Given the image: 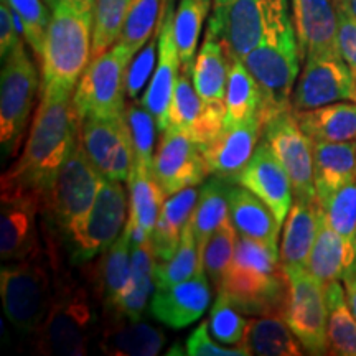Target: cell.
<instances>
[{
    "label": "cell",
    "instance_id": "6da1fadb",
    "mask_svg": "<svg viewBox=\"0 0 356 356\" xmlns=\"http://www.w3.org/2000/svg\"><path fill=\"white\" fill-rule=\"evenodd\" d=\"M78 134L79 118L73 104V91L42 86V101L35 113L29 139L20 159L2 175V181L48 195Z\"/></svg>",
    "mask_w": 356,
    "mask_h": 356
},
{
    "label": "cell",
    "instance_id": "7a4b0ae2",
    "mask_svg": "<svg viewBox=\"0 0 356 356\" xmlns=\"http://www.w3.org/2000/svg\"><path fill=\"white\" fill-rule=\"evenodd\" d=\"M218 292L246 315L286 317L289 277L277 249L246 236L238 238L234 257Z\"/></svg>",
    "mask_w": 356,
    "mask_h": 356
},
{
    "label": "cell",
    "instance_id": "3957f363",
    "mask_svg": "<svg viewBox=\"0 0 356 356\" xmlns=\"http://www.w3.org/2000/svg\"><path fill=\"white\" fill-rule=\"evenodd\" d=\"M300 61L296 29L286 8L270 20L261 42L243 60L261 89L257 118L262 127L274 115L292 109V92L299 78Z\"/></svg>",
    "mask_w": 356,
    "mask_h": 356
},
{
    "label": "cell",
    "instance_id": "277c9868",
    "mask_svg": "<svg viewBox=\"0 0 356 356\" xmlns=\"http://www.w3.org/2000/svg\"><path fill=\"white\" fill-rule=\"evenodd\" d=\"M95 12L73 7H56L44 40L42 65V86L76 89V84L92 60Z\"/></svg>",
    "mask_w": 356,
    "mask_h": 356
},
{
    "label": "cell",
    "instance_id": "5b68a950",
    "mask_svg": "<svg viewBox=\"0 0 356 356\" xmlns=\"http://www.w3.org/2000/svg\"><path fill=\"white\" fill-rule=\"evenodd\" d=\"M95 327L89 293L70 275L60 277L56 273V287L47 317L33 332L35 353L56 356H83Z\"/></svg>",
    "mask_w": 356,
    "mask_h": 356
},
{
    "label": "cell",
    "instance_id": "8992f818",
    "mask_svg": "<svg viewBox=\"0 0 356 356\" xmlns=\"http://www.w3.org/2000/svg\"><path fill=\"white\" fill-rule=\"evenodd\" d=\"M48 254L43 252L29 259L15 261L3 266L0 273L3 312L13 327L25 333H33L40 327L55 296L56 274L55 279H51L50 270L55 269L58 262L51 251V261L48 264Z\"/></svg>",
    "mask_w": 356,
    "mask_h": 356
},
{
    "label": "cell",
    "instance_id": "52a82bcc",
    "mask_svg": "<svg viewBox=\"0 0 356 356\" xmlns=\"http://www.w3.org/2000/svg\"><path fill=\"white\" fill-rule=\"evenodd\" d=\"M134 53L122 42L92 58L73 92L79 121L126 118V73Z\"/></svg>",
    "mask_w": 356,
    "mask_h": 356
},
{
    "label": "cell",
    "instance_id": "ba28073f",
    "mask_svg": "<svg viewBox=\"0 0 356 356\" xmlns=\"http://www.w3.org/2000/svg\"><path fill=\"white\" fill-rule=\"evenodd\" d=\"M127 218L129 198L122 181L102 178L92 208L65 234L71 261L84 264L102 254L122 234Z\"/></svg>",
    "mask_w": 356,
    "mask_h": 356
},
{
    "label": "cell",
    "instance_id": "9c48e42d",
    "mask_svg": "<svg viewBox=\"0 0 356 356\" xmlns=\"http://www.w3.org/2000/svg\"><path fill=\"white\" fill-rule=\"evenodd\" d=\"M102 178L89 160L78 134L44 203V210L53 218L61 234L65 236L88 215L95 204Z\"/></svg>",
    "mask_w": 356,
    "mask_h": 356
},
{
    "label": "cell",
    "instance_id": "30bf717a",
    "mask_svg": "<svg viewBox=\"0 0 356 356\" xmlns=\"http://www.w3.org/2000/svg\"><path fill=\"white\" fill-rule=\"evenodd\" d=\"M286 8L287 0H213L207 32L221 40L233 60L243 61Z\"/></svg>",
    "mask_w": 356,
    "mask_h": 356
},
{
    "label": "cell",
    "instance_id": "8fae6325",
    "mask_svg": "<svg viewBox=\"0 0 356 356\" xmlns=\"http://www.w3.org/2000/svg\"><path fill=\"white\" fill-rule=\"evenodd\" d=\"M3 61L0 74V144L8 154L19 149L38 88V71L20 42Z\"/></svg>",
    "mask_w": 356,
    "mask_h": 356
},
{
    "label": "cell",
    "instance_id": "7c38bea8",
    "mask_svg": "<svg viewBox=\"0 0 356 356\" xmlns=\"http://www.w3.org/2000/svg\"><path fill=\"white\" fill-rule=\"evenodd\" d=\"M0 257L24 261L43 254L37 231V213L44 208L47 195L10 181H0Z\"/></svg>",
    "mask_w": 356,
    "mask_h": 356
},
{
    "label": "cell",
    "instance_id": "4fadbf2b",
    "mask_svg": "<svg viewBox=\"0 0 356 356\" xmlns=\"http://www.w3.org/2000/svg\"><path fill=\"white\" fill-rule=\"evenodd\" d=\"M289 297L286 320L310 355L328 353L327 286L307 269H287Z\"/></svg>",
    "mask_w": 356,
    "mask_h": 356
},
{
    "label": "cell",
    "instance_id": "5bb4252c",
    "mask_svg": "<svg viewBox=\"0 0 356 356\" xmlns=\"http://www.w3.org/2000/svg\"><path fill=\"white\" fill-rule=\"evenodd\" d=\"M262 140L286 168L293 197L317 200L314 185V145L302 131L292 109L269 119L262 127Z\"/></svg>",
    "mask_w": 356,
    "mask_h": 356
},
{
    "label": "cell",
    "instance_id": "9a60e30c",
    "mask_svg": "<svg viewBox=\"0 0 356 356\" xmlns=\"http://www.w3.org/2000/svg\"><path fill=\"white\" fill-rule=\"evenodd\" d=\"M338 101L356 102V78L341 56H315L304 61L292 92V111H309Z\"/></svg>",
    "mask_w": 356,
    "mask_h": 356
},
{
    "label": "cell",
    "instance_id": "2e32d148",
    "mask_svg": "<svg viewBox=\"0 0 356 356\" xmlns=\"http://www.w3.org/2000/svg\"><path fill=\"white\" fill-rule=\"evenodd\" d=\"M79 139L96 170L104 178L127 181L134 160V147L126 118L79 121Z\"/></svg>",
    "mask_w": 356,
    "mask_h": 356
},
{
    "label": "cell",
    "instance_id": "e0dca14e",
    "mask_svg": "<svg viewBox=\"0 0 356 356\" xmlns=\"http://www.w3.org/2000/svg\"><path fill=\"white\" fill-rule=\"evenodd\" d=\"M152 175L163 193L175 195L202 184L208 167L202 149L188 134L168 127L154 154Z\"/></svg>",
    "mask_w": 356,
    "mask_h": 356
},
{
    "label": "cell",
    "instance_id": "ac0fdd59",
    "mask_svg": "<svg viewBox=\"0 0 356 356\" xmlns=\"http://www.w3.org/2000/svg\"><path fill=\"white\" fill-rule=\"evenodd\" d=\"M162 20L159 25V60L150 79L149 88L142 96L140 104L154 115L157 122V131L163 134L168 129V111L175 89L178 70L181 68L180 55H178L175 30H173V0H163Z\"/></svg>",
    "mask_w": 356,
    "mask_h": 356
},
{
    "label": "cell",
    "instance_id": "d6986e66",
    "mask_svg": "<svg viewBox=\"0 0 356 356\" xmlns=\"http://www.w3.org/2000/svg\"><path fill=\"white\" fill-rule=\"evenodd\" d=\"M226 104H207L191 86L190 74L181 73L177 79L168 111V127L188 134L200 147L215 140L225 127Z\"/></svg>",
    "mask_w": 356,
    "mask_h": 356
},
{
    "label": "cell",
    "instance_id": "ffe728a7",
    "mask_svg": "<svg viewBox=\"0 0 356 356\" xmlns=\"http://www.w3.org/2000/svg\"><path fill=\"white\" fill-rule=\"evenodd\" d=\"M335 3L333 0H291L302 61L315 56H340Z\"/></svg>",
    "mask_w": 356,
    "mask_h": 356
},
{
    "label": "cell",
    "instance_id": "44dd1931",
    "mask_svg": "<svg viewBox=\"0 0 356 356\" xmlns=\"http://www.w3.org/2000/svg\"><path fill=\"white\" fill-rule=\"evenodd\" d=\"M234 184L259 197L273 210L280 225H284L293 203L292 184L286 168L280 165L264 140L257 144L256 152L236 177Z\"/></svg>",
    "mask_w": 356,
    "mask_h": 356
},
{
    "label": "cell",
    "instance_id": "7402d4cb",
    "mask_svg": "<svg viewBox=\"0 0 356 356\" xmlns=\"http://www.w3.org/2000/svg\"><path fill=\"white\" fill-rule=\"evenodd\" d=\"M262 137V126L257 115L233 126H225L215 140L200 147L207 162L208 173L234 184Z\"/></svg>",
    "mask_w": 356,
    "mask_h": 356
},
{
    "label": "cell",
    "instance_id": "603a6c76",
    "mask_svg": "<svg viewBox=\"0 0 356 356\" xmlns=\"http://www.w3.org/2000/svg\"><path fill=\"white\" fill-rule=\"evenodd\" d=\"M211 300L210 279L204 273L155 291L150 304L154 318L170 328H185L204 314Z\"/></svg>",
    "mask_w": 356,
    "mask_h": 356
},
{
    "label": "cell",
    "instance_id": "cb8c5ba5",
    "mask_svg": "<svg viewBox=\"0 0 356 356\" xmlns=\"http://www.w3.org/2000/svg\"><path fill=\"white\" fill-rule=\"evenodd\" d=\"M131 236L124 229L118 241L86 269L96 299L101 302L109 317L115 314L131 282Z\"/></svg>",
    "mask_w": 356,
    "mask_h": 356
},
{
    "label": "cell",
    "instance_id": "d4e9b609",
    "mask_svg": "<svg viewBox=\"0 0 356 356\" xmlns=\"http://www.w3.org/2000/svg\"><path fill=\"white\" fill-rule=\"evenodd\" d=\"M129 185V218L126 231L132 244L150 241V236L165 203L167 195L152 175V168L139 159L132 160Z\"/></svg>",
    "mask_w": 356,
    "mask_h": 356
},
{
    "label": "cell",
    "instance_id": "484cf974",
    "mask_svg": "<svg viewBox=\"0 0 356 356\" xmlns=\"http://www.w3.org/2000/svg\"><path fill=\"white\" fill-rule=\"evenodd\" d=\"M322 207L318 200L296 198L284 225L279 257L284 269H307L309 257L317 239Z\"/></svg>",
    "mask_w": 356,
    "mask_h": 356
},
{
    "label": "cell",
    "instance_id": "4316f807",
    "mask_svg": "<svg viewBox=\"0 0 356 356\" xmlns=\"http://www.w3.org/2000/svg\"><path fill=\"white\" fill-rule=\"evenodd\" d=\"M314 145V185L318 203L338 188L356 180V140L312 142Z\"/></svg>",
    "mask_w": 356,
    "mask_h": 356
},
{
    "label": "cell",
    "instance_id": "83f0119b",
    "mask_svg": "<svg viewBox=\"0 0 356 356\" xmlns=\"http://www.w3.org/2000/svg\"><path fill=\"white\" fill-rule=\"evenodd\" d=\"M229 218L236 231L277 249L280 222L267 204L252 191L238 184L229 186Z\"/></svg>",
    "mask_w": 356,
    "mask_h": 356
},
{
    "label": "cell",
    "instance_id": "f1b7e54d",
    "mask_svg": "<svg viewBox=\"0 0 356 356\" xmlns=\"http://www.w3.org/2000/svg\"><path fill=\"white\" fill-rule=\"evenodd\" d=\"M163 332L140 320L109 318L99 348L109 356H155L165 345Z\"/></svg>",
    "mask_w": 356,
    "mask_h": 356
},
{
    "label": "cell",
    "instance_id": "f546056e",
    "mask_svg": "<svg viewBox=\"0 0 356 356\" xmlns=\"http://www.w3.org/2000/svg\"><path fill=\"white\" fill-rule=\"evenodd\" d=\"M356 262L355 244L330 228L325 221L323 211L314 248H312L307 270L323 286L343 280Z\"/></svg>",
    "mask_w": 356,
    "mask_h": 356
},
{
    "label": "cell",
    "instance_id": "4dcf8cb0",
    "mask_svg": "<svg viewBox=\"0 0 356 356\" xmlns=\"http://www.w3.org/2000/svg\"><path fill=\"white\" fill-rule=\"evenodd\" d=\"M233 58L220 38L207 32L204 42L195 58L193 86L207 104H226V86Z\"/></svg>",
    "mask_w": 356,
    "mask_h": 356
},
{
    "label": "cell",
    "instance_id": "1f68e13d",
    "mask_svg": "<svg viewBox=\"0 0 356 356\" xmlns=\"http://www.w3.org/2000/svg\"><path fill=\"white\" fill-rule=\"evenodd\" d=\"M198 197L200 191L195 186H190L170 195V198L163 203L157 225L150 236V246L157 262L168 261L177 251L181 233L198 203Z\"/></svg>",
    "mask_w": 356,
    "mask_h": 356
},
{
    "label": "cell",
    "instance_id": "d6a6232c",
    "mask_svg": "<svg viewBox=\"0 0 356 356\" xmlns=\"http://www.w3.org/2000/svg\"><path fill=\"white\" fill-rule=\"evenodd\" d=\"M297 122L312 142L356 140V102H332L309 111L296 113Z\"/></svg>",
    "mask_w": 356,
    "mask_h": 356
},
{
    "label": "cell",
    "instance_id": "836d02e7",
    "mask_svg": "<svg viewBox=\"0 0 356 356\" xmlns=\"http://www.w3.org/2000/svg\"><path fill=\"white\" fill-rule=\"evenodd\" d=\"M155 266H157V259L154 256L150 241L132 244L131 282H129L118 310L109 318L140 320L144 317L152 291L157 289L155 286Z\"/></svg>",
    "mask_w": 356,
    "mask_h": 356
},
{
    "label": "cell",
    "instance_id": "e575fe53",
    "mask_svg": "<svg viewBox=\"0 0 356 356\" xmlns=\"http://www.w3.org/2000/svg\"><path fill=\"white\" fill-rule=\"evenodd\" d=\"M251 355L259 356H299L302 343L293 335L284 315H264L249 320L243 343Z\"/></svg>",
    "mask_w": 356,
    "mask_h": 356
},
{
    "label": "cell",
    "instance_id": "d590c367",
    "mask_svg": "<svg viewBox=\"0 0 356 356\" xmlns=\"http://www.w3.org/2000/svg\"><path fill=\"white\" fill-rule=\"evenodd\" d=\"M229 186L231 181L215 177L208 180L200 190L198 203L190 221L195 238H197L202 262L208 239L229 218Z\"/></svg>",
    "mask_w": 356,
    "mask_h": 356
},
{
    "label": "cell",
    "instance_id": "8d00e7d4",
    "mask_svg": "<svg viewBox=\"0 0 356 356\" xmlns=\"http://www.w3.org/2000/svg\"><path fill=\"white\" fill-rule=\"evenodd\" d=\"M327 340L328 355L356 356V317L338 280L327 286Z\"/></svg>",
    "mask_w": 356,
    "mask_h": 356
},
{
    "label": "cell",
    "instance_id": "74e56055",
    "mask_svg": "<svg viewBox=\"0 0 356 356\" xmlns=\"http://www.w3.org/2000/svg\"><path fill=\"white\" fill-rule=\"evenodd\" d=\"M213 7V0H180L173 19V30L178 55H180L181 71L191 76L197 47L202 35L203 22Z\"/></svg>",
    "mask_w": 356,
    "mask_h": 356
},
{
    "label": "cell",
    "instance_id": "f35d334b",
    "mask_svg": "<svg viewBox=\"0 0 356 356\" xmlns=\"http://www.w3.org/2000/svg\"><path fill=\"white\" fill-rule=\"evenodd\" d=\"M261 106V89L241 60H233L226 86L225 126H233L257 115Z\"/></svg>",
    "mask_w": 356,
    "mask_h": 356
},
{
    "label": "cell",
    "instance_id": "ab89813d",
    "mask_svg": "<svg viewBox=\"0 0 356 356\" xmlns=\"http://www.w3.org/2000/svg\"><path fill=\"white\" fill-rule=\"evenodd\" d=\"M200 273H204L203 262L200 257L198 243L191 228V221L188 220L173 256L168 261L157 262L155 266V286L157 289L175 286Z\"/></svg>",
    "mask_w": 356,
    "mask_h": 356
},
{
    "label": "cell",
    "instance_id": "60d3db41",
    "mask_svg": "<svg viewBox=\"0 0 356 356\" xmlns=\"http://www.w3.org/2000/svg\"><path fill=\"white\" fill-rule=\"evenodd\" d=\"M162 13V0H132L119 42L136 55L159 29Z\"/></svg>",
    "mask_w": 356,
    "mask_h": 356
},
{
    "label": "cell",
    "instance_id": "b9f144b4",
    "mask_svg": "<svg viewBox=\"0 0 356 356\" xmlns=\"http://www.w3.org/2000/svg\"><path fill=\"white\" fill-rule=\"evenodd\" d=\"M6 2L12 8L15 25L22 37L30 44L37 60H40L51 20L44 0H6Z\"/></svg>",
    "mask_w": 356,
    "mask_h": 356
},
{
    "label": "cell",
    "instance_id": "7bdbcfd3",
    "mask_svg": "<svg viewBox=\"0 0 356 356\" xmlns=\"http://www.w3.org/2000/svg\"><path fill=\"white\" fill-rule=\"evenodd\" d=\"M236 244H238V231H236L231 218H228L215 231V234L208 239L207 246H204L203 270L215 286L216 292L221 286L225 274L228 273L231 261H233Z\"/></svg>",
    "mask_w": 356,
    "mask_h": 356
},
{
    "label": "cell",
    "instance_id": "ee69618b",
    "mask_svg": "<svg viewBox=\"0 0 356 356\" xmlns=\"http://www.w3.org/2000/svg\"><path fill=\"white\" fill-rule=\"evenodd\" d=\"M132 0H96L92 58L108 51L119 42Z\"/></svg>",
    "mask_w": 356,
    "mask_h": 356
},
{
    "label": "cell",
    "instance_id": "f6af8a7d",
    "mask_svg": "<svg viewBox=\"0 0 356 356\" xmlns=\"http://www.w3.org/2000/svg\"><path fill=\"white\" fill-rule=\"evenodd\" d=\"M231 304V300L222 292H218L216 302L210 312L208 328L211 337L221 343L239 346L243 343L248 330V320Z\"/></svg>",
    "mask_w": 356,
    "mask_h": 356
},
{
    "label": "cell",
    "instance_id": "bcb514c9",
    "mask_svg": "<svg viewBox=\"0 0 356 356\" xmlns=\"http://www.w3.org/2000/svg\"><path fill=\"white\" fill-rule=\"evenodd\" d=\"M320 207L330 228L353 241L356 234V180L338 188L320 203Z\"/></svg>",
    "mask_w": 356,
    "mask_h": 356
},
{
    "label": "cell",
    "instance_id": "7dc6e473",
    "mask_svg": "<svg viewBox=\"0 0 356 356\" xmlns=\"http://www.w3.org/2000/svg\"><path fill=\"white\" fill-rule=\"evenodd\" d=\"M126 122L131 132L134 159H139L145 165L152 168L154 160V144H155V122L154 115L144 106L131 102L126 109Z\"/></svg>",
    "mask_w": 356,
    "mask_h": 356
},
{
    "label": "cell",
    "instance_id": "c3c4849f",
    "mask_svg": "<svg viewBox=\"0 0 356 356\" xmlns=\"http://www.w3.org/2000/svg\"><path fill=\"white\" fill-rule=\"evenodd\" d=\"M159 60V30L157 35L149 40L139 51L134 55L126 73V95L129 99H136L152 76Z\"/></svg>",
    "mask_w": 356,
    "mask_h": 356
},
{
    "label": "cell",
    "instance_id": "681fc988",
    "mask_svg": "<svg viewBox=\"0 0 356 356\" xmlns=\"http://www.w3.org/2000/svg\"><path fill=\"white\" fill-rule=\"evenodd\" d=\"M185 355L191 356H249L246 346H234V348H226L213 341L210 337V328L208 322L198 325L185 343Z\"/></svg>",
    "mask_w": 356,
    "mask_h": 356
},
{
    "label": "cell",
    "instance_id": "f907efd6",
    "mask_svg": "<svg viewBox=\"0 0 356 356\" xmlns=\"http://www.w3.org/2000/svg\"><path fill=\"white\" fill-rule=\"evenodd\" d=\"M338 50L356 76V19L338 8Z\"/></svg>",
    "mask_w": 356,
    "mask_h": 356
},
{
    "label": "cell",
    "instance_id": "816d5d0a",
    "mask_svg": "<svg viewBox=\"0 0 356 356\" xmlns=\"http://www.w3.org/2000/svg\"><path fill=\"white\" fill-rule=\"evenodd\" d=\"M20 35L12 8L8 7L6 0H2V6H0V55H2V60H6L13 48L22 42Z\"/></svg>",
    "mask_w": 356,
    "mask_h": 356
},
{
    "label": "cell",
    "instance_id": "f5cc1de1",
    "mask_svg": "<svg viewBox=\"0 0 356 356\" xmlns=\"http://www.w3.org/2000/svg\"><path fill=\"white\" fill-rule=\"evenodd\" d=\"M50 10H55L56 7H73L83 12H95L96 0H44Z\"/></svg>",
    "mask_w": 356,
    "mask_h": 356
},
{
    "label": "cell",
    "instance_id": "db71d44e",
    "mask_svg": "<svg viewBox=\"0 0 356 356\" xmlns=\"http://www.w3.org/2000/svg\"><path fill=\"white\" fill-rule=\"evenodd\" d=\"M343 282H345L346 300H348L350 309L356 317V262H355V266L350 269V273L345 275Z\"/></svg>",
    "mask_w": 356,
    "mask_h": 356
},
{
    "label": "cell",
    "instance_id": "11a10c76",
    "mask_svg": "<svg viewBox=\"0 0 356 356\" xmlns=\"http://www.w3.org/2000/svg\"><path fill=\"white\" fill-rule=\"evenodd\" d=\"M337 2V7L340 8V10H343L348 13V15L355 17L356 19V0H335Z\"/></svg>",
    "mask_w": 356,
    "mask_h": 356
},
{
    "label": "cell",
    "instance_id": "9f6ffc18",
    "mask_svg": "<svg viewBox=\"0 0 356 356\" xmlns=\"http://www.w3.org/2000/svg\"><path fill=\"white\" fill-rule=\"evenodd\" d=\"M353 244H355V251H356V234H355V238H353Z\"/></svg>",
    "mask_w": 356,
    "mask_h": 356
},
{
    "label": "cell",
    "instance_id": "6f0895ef",
    "mask_svg": "<svg viewBox=\"0 0 356 356\" xmlns=\"http://www.w3.org/2000/svg\"><path fill=\"white\" fill-rule=\"evenodd\" d=\"M355 78H356V76H355Z\"/></svg>",
    "mask_w": 356,
    "mask_h": 356
}]
</instances>
